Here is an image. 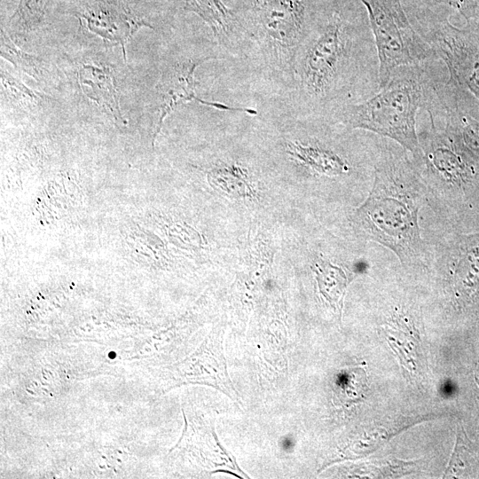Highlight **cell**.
Masks as SVG:
<instances>
[{"mask_svg": "<svg viewBox=\"0 0 479 479\" xmlns=\"http://www.w3.org/2000/svg\"><path fill=\"white\" fill-rule=\"evenodd\" d=\"M69 13L81 27L119 44L126 59V44L142 27H153L142 10L140 0H72Z\"/></svg>", "mask_w": 479, "mask_h": 479, "instance_id": "7", "label": "cell"}, {"mask_svg": "<svg viewBox=\"0 0 479 479\" xmlns=\"http://www.w3.org/2000/svg\"><path fill=\"white\" fill-rule=\"evenodd\" d=\"M373 181L366 198L352 208L354 236L376 243L395 255L408 274L427 276L432 250L425 237L429 210L425 184L411 153L379 136Z\"/></svg>", "mask_w": 479, "mask_h": 479, "instance_id": "1", "label": "cell"}, {"mask_svg": "<svg viewBox=\"0 0 479 479\" xmlns=\"http://www.w3.org/2000/svg\"><path fill=\"white\" fill-rule=\"evenodd\" d=\"M257 7L267 42L277 57L288 59L302 39L305 0H258Z\"/></svg>", "mask_w": 479, "mask_h": 479, "instance_id": "9", "label": "cell"}, {"mask_svg": "<svg viewBox=\"0 0 479 479\" xmlns=\"http://www.w3.org/2000/svg\"><path fill=\"white\" fill-rule=\"evenodd\" d=\"M316 275L319 291L325 299L334 308L342 307V300L349 283L358 275L367 272L332 263L329 259L318 255L311 266Z\"/></svg>", "mask_w": 479, "mask_h": 479, "instance_id": "11", "label": "cell"}, {"mask_svg": "<svg viewBox=\"0 0 479 479\" xmlns=\"http://www.w3.org/2000/svg\"><path fill=\"white\" fill-rule=\"evenodd\" d=\"M446 69L440 59L400 67L373 96L340 109L339 121L349 129L395 141L417 162L421 157L418 113L432 105L436 82Z\"/></svg>", "mask_w": 479, "mask_h": 479, "instance_id": "3", "label": "cell"}, {"mask_svg": "<svg viewBox=\"0 0 479 479\" xmlns=\"http://www.w3.org/2000/svg\"><path fill=\"white\" fill-rule=\"evenodd\" d=\"M479 23V4L471 20ZM468 21V20H467Z\"/></svg>", "mask_w": 479, "mask_h": 479, "instance_id": "17", "label": "cell"}, {"mask_svg": "<svg viewBox=\"0 0 479 479\" xmlns=\"http://www.w3.org/2000/svg\"><path fill=\"white\" fill-rule=\"evenodd\" d=\"M413 27L445 64L451 79L479 101V23L468 20L460 28L449 20H425Z\"/></svg>", "mask_w": 479, "mask_h": 479, "instance_id": "6", "label": "cell"}, {"mask_svg": "<svg viewBox=\"0 0 479 479\" xmlns=\"http://www.w3.org/2000/svg\"><path fill=\"white\" fill-rule=\"evenodd\" d=\"M421 157L415 162L434 220L450 228L459 202L479 182V167L452 135L428 114L418 131Z\"/></svg>", "mask_w": 479, "mask_h": 479, "instance_id": "4", "label": "cell"}, {"mask_svg": "<svg viewBox=\"0 0 479 479\" xmlns=\"http://www.w3.org/2000/svg\"><path fill=\"white\" fill-rule=\"evenodd\" d=\"M1 84L2 91L5 94L12 96L13 98L20 100H32L38 99V96L35 92L20 81H17L6 72L1 71Z\"/></svg>", "mask_w": 479, "mask_h": 479, "instance_id": "16", "label": "cell"}, {"mask_svg": "<svg viewBox=\"0 0 479 479\" xmlns=\"http://www.w3.org/2000/svg\"><path fill=\"white\" fill-rule=\"evenodd\" d=\"M185 9L204 20L216 36L227 35L231 13L220 0H185Z\"/></svg>", "mask_w": 479, "mask_h": 479, "instance_id": "12", "label": "cell"}, {"mask_svg": "<svg viewBox=\"0 0 479 479\" xmlns=\"http://www.w3.org/2000/svg\"><path fill=\"white\" fill-rule=\"evenodd\" d=\"M424 2L429 7H444L446 9L445 15L450 12H459L466 21L472 19L479 4V0H424Z\"/></svg>", "mask_w": 479, "mask_h": 479, "instance_id": "15", "label": "cell"}, {"mask_svg": "<svg viewBox=\"0 0 479 479\" xmlns=\"http://www.w3.org/2000/svg\"><path fill=\"white\" fill-rule=\"evenodd\" d=\"M207 59H188L172 64L166 68L157 83L156 98L158 102V116L153 137V145L160 133L165 118L180 105L197 101L221 111L243 112L256 114V111L247 107L230 106L220 102H211L200 98L196 94L195 70Z\"/></svg>", "mask_w": 479, "mask_h": 479, "instance_id": "8", "label": "cell"}, {"mask_svg": "<svg viewBox=\"0 0 479 479\" xmlns=\"http://www.w3.org/2000/svg\"><path fill=\"white\" fill-rule=\"evenodd\" d=\"M359 1L366 10L378 52L380 88L400 67L439 59L412 25L401 0Z\"/></svg>", "mask_w": 479, "mask_h": 479, "instance_id": "5", "label": "cell"}, {"mask_svg": "<svg viewBox=\"0 0 479 479\" xmlns=\"http://www.w3.org/2000/svg\"><path fill=\"white\" fill-rule=\"evenodd\" d=\"M48 0H19L8 25L21 34L36 29L43 22Z\"/></svg>", "mask_w": 479, "mask_h": 479, "instance_id": "14", "label": "cell"}, {"mask_svg": "<svg viewBox=\"0 0 479 479\" xmlns=\"http://www.w3.org/2000/svg\"><path fill=\"white\" fill-rule=\"evenodd\" d=\"M379 58L367 12L334 9L308 42L301 61L303 91L314 106L335 110L380 90Z\"/></svg>", "mask_w": 479, "mask_h": 479, "instance_id": "2", "label": "cell"}, {"mask_svg": "<svg viewBox=\"0 0 479 479\" xmlns=\"http://www.w3.org/2000/svg\"><path fill=\"white\" fill-rule=\"evenodd\" d=\"M82 92L115 122L125 123L120 107V96L115 75L109 67L83 64L78 70Z\"/></svg>", "mask_w": 479, "mask_h": 479, "instance_id": "10", "label": "cell"}, {"mask_svg": "<svg viewBox=\"0 0 479 479\" xmlns=\"http://www.w3.org/2000/svg\"><path fill=\"white\" fill-rule=\"evenodd\" d=\"M1 57L37 81L43 76L44 68L42 61L35 56L21 51L3 27H1Z\"/></svg>", "mask_w": 479, "mask_h": 479, "instance_id": "13", "label": "cell"}, {"mask_svg": "<svg viewBox=\"0 0 479 479\" xmlns=\"http://www.w3.org/2000/svg\"><path fill=\"white\" fill-rule=\"evenodd\" d=\"M475 379H476V381H477V382H478V384H479V365H478V367H477V372H476V374H475Z\"/></svg>", "mask_w": 479, "mask_h": 479, "instance_id": "18", "label": "cell"}]
</instances>
